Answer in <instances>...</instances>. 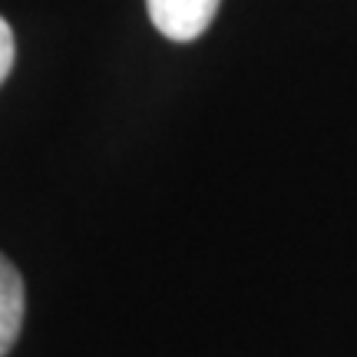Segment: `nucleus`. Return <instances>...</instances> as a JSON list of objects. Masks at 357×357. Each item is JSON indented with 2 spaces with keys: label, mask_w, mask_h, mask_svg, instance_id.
I'll list each match as a JSON object with an SVG mask.
<instances>
[{
  "label": "nucleus",
  "mask_w": 357,
  "mask_h": 357,
  "mask_svg": "<svg viewBox=\"0 0 357 357\" xmlns=\"http://www.w3.org/2000/svg\"><path fill=\"white\" fill-rule=\"evenodd\" d=\"M153 26L172 43L199 40L215 20L222 0H146Z\"/></svg>",
  "instance_id": "obj_1"
},
{
  "label": "nucleus",
  "mask_w": 357,
  "mask_h": 357,
  "mask_svg": "<svg viewBox=\"0 0 357 357\" xmlns=\"http://www.w3.org/2000/svg\"><path fill=\"white\" fill-rule=\"evenodd\" d=\"M24 278L20 271L7 261V255H0V357H7L20 337L24 328Z\"/></svg>",
  "instance_id": "obj_2"
},
{
  "label": "nucleus",
  "mask_w": 357,
  "mask_h": 357,
  "mask_svg": "<svg viewBox=\"0 0 357 357\" xmlns=\"http://www.w3.org/2000/svg\"><path fill=\"white\" fill-rule=\"evenodd\" d=\"M13 56H17V47H13V30H10V24L0 17V86H3V79H7V73H10Z\"/></svg>",
  "instance_id": "obj_3"
}]
</instances>
